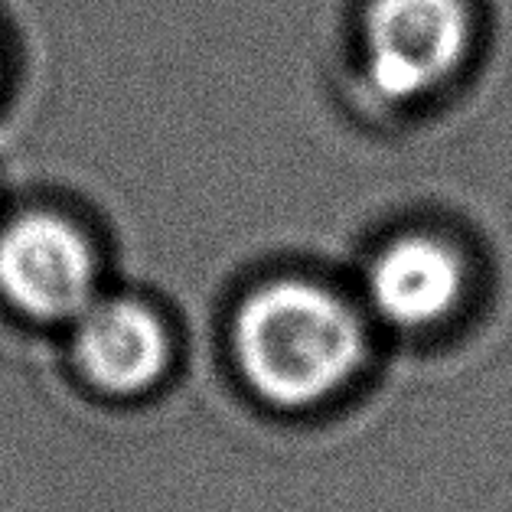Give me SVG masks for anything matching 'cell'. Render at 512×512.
<instances>
[{"instance_id": "3957f363", "label": "cell", "mask_w": 512, "mask_h": 512, "mask_svg": "<svg viewBox=\"0 0 512 512\" xmlns=\"http://www.w3.org/2000/svg\"><path fill=\"white\" fill-rule=\"evenodd\" d=\"M102 294L89 232L59 212L30 209L0 226V297L36 323H72Z\"/></svg>"}, {"instance_id": "5b68a950", "label": "cell", "mask_w": 512, "mask_h": 512, "mask_svg": "<svg viewBox=\"0 0 512 512\" xmlns=\"http://www.w3.org/2000/svg\"><path fill=\"white\" fill-rule=\"evenodd\" d=\"M467 268L454 245L411 232L385 242L366 268L372 314L395 330H431L464 301Z\"/></svg>"}, {"instance_id": "6da1fadb", "label": "cell", "mask_w": 512, "mask_h": 512, "mask_svg": "<svg viewBox=\"0 0 512 512\" xmlns=\"http://www.w3.org/2000/svg\"><path fill=\"white\" fill-rule=\"evenodd\" d=\"M232 359L261 402L307 411L359 376L369 333L343 294L310 278H271L232 314Z\"/></svg>"}, {"instance_id": "277c9868", "label": "cell", "mask_w": 512, "mask_h": 512, "mask_svg": "<svg viewBox=\"0 0 512 512\" xmlns=\"http://www.w3.org/2000/svg\"><path fill=\"white\" fill-rule=\"evenodd\" d=\"M72 359L98 392L134 398L164 382L173 366V333L141 297L98 294L72 320Z\"/></svg>"}, {"instance_id": "7a4b0ae2", "label": "cell", "mask_w": 512, "mask_h": 512, "mask_svg": "<svg viewBox=\"0 0 512 512\" xmlns=\"http://www.w3.org/2000/svg\"><path fill=\"white\" fill-rule=\"evenodd\" d=\"M473 36V0H366L359 20L362 69L385 102H415L464 69Z\"/></svg>"}]
</instances>
